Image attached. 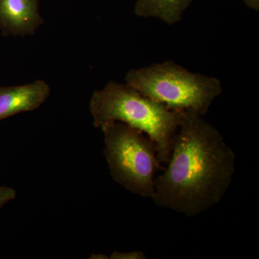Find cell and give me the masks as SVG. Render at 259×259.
<instances>
[{"label":"cell","mask_w":259,"mask_h":259,"mask_svg":"<svg viewBox=\"0 0 259 259\" xmlns=\"http://www.w3.org/2000/svg\"><path fill=\"white\" fill-rule=\"evenodd\" d=\"M194 0H138L134 13L141 18L160 19L169 25L182 20L185 10Z\"/></svg>","instance_id":"obj_7"},{"label":"cell","mask_w":259,"mask_h":259,"mask_svg":"<svg viewBox=\"0 0 259 259\" xmlns=\"http://www.w3.org/2000/svg\"><path fill=\"white\" fill-rule=\"evenodd\" d=\"M40 0H0V28L5 35H35L44 23Z\"/></svg>","instance_id":"obj_5"},{"label":"cell","mask_w":259,"mask_h":259,"mask_svg":"<svg viewBox=\"0 0 259 259\" xmlns=\"http://www.w3.org/2000/svg\"><path fill=\"white\" fill-rule=\"evenodd\" d=\"M243 1L248 8L254 10L255 11H258L259 0H243Z\"/></svg>","instance_id":"obj_10"},{"label":"cell","mask_w":259,"mask_h":259,"mask_svg":"<svg viewBox=\"0 0 259 259\" xmlns=\"http://www.w3.org/2000/svg\"><path fill=\"white\" fill-rule=\"evenodd\" d=\"M100 129L112 179L131 193L152 199L155 177L163 169L156 144L143 131L122 122H110Z\"/></svg>","instance_id":"obj_4"},{"label":"cell","mask_w":259,"mask_h":259,"mask_svg":"<svg viewBox=\"0 0 259 259\" xmlns=\"http://www.w3.org/2000/svg\"><path fill=\"white\" fill-rule=\"evenodd\" d=\"M50 94L49 83L41 79L20 86L0 87V121L36 110Z\"/></svg>","instance_id":"obj_6"},{"label":"cell","mask_w":259,"mask_h":259,"mask_svg":"<svg viewBox=\"0 0 259 259\" xmlns=\"http://www.w3.org/2000/svg\"><path fill=\"white\" fill-rule=\"evenodd\" d=\"M16 191L10 187L0 186V209L16 197Z\"/></svg>","instance_id":"obj_9"},{"label":"cell","mask_w":259,"mask_h":259,"mask_svg":"<svg viewBox=\"0 0 259 259\" xmlns=\"http://www.w3.org/2000/svg\"><path fill=\"white\" fill-rule=\"evenodd\" d=\"M125 83L175 111L203 116L223 93L217 78L192 73L172 61L130 70Z\"/></svg>","instance_id":"obj_3"},{"label":"cell","mask_w":259,"mask_h":259,"mask_svg":"<svg viewBox=\"0 0 259 259\" xmlns=\"http://www.w3.org/2000/svg\"><path fill=\"white\" fill-rule=\"evenodd\" d=\"M168 166L155 177L156 205L195 217L219 203L231 185L236 154L202 116L184 112Z\"/></svg>","instance_id":"obj_1"},{"label":"cell","mask_w":259,"mask_h":259,"mask_svg":"<svg viewBox=\"0 0 259 259\" xmlns=\"http://www.w3.org/2000/svg\"><path fill=\"white\" fill-rule=\"evenodd\" d=\"M90 258H94V259H107L109 258V257L106 255L101 254H93L91 255Z\"/></svg>","instance_id":"obj_11"},{"label":"cell","mask_w":259,"mask_h":259,"mask_svg":"<svg viewBox=\"0 0 259 259\" xmlns=\"http://www.w3.org/2000/svg\"><path fill=\"white\" fill-rule=\"evenodd\" d=\"M110 259H147V255L144 252L134 250L131 252L114 251L109 256Z\"/></svg>","instance_id":"obj_8"},{"label":"cell","mask_w":259,"mask_h":259,"mask_svg":"<svg viewBox=\"0 0 259 259\" xmlns=\"http://www.w3.org/2000/svg\"><path fill=\"white\" fill-rule=\"evenodd\" d=\"M95 127L120 122L143 131L157 146V156L167 164L184 112L145 96L127 83L111 81L93 93L90 103Z\"/></svg>","instance_id":"obj_2"}]
</instances>
